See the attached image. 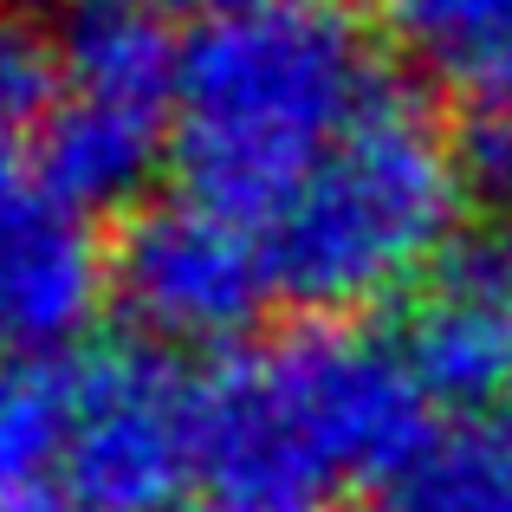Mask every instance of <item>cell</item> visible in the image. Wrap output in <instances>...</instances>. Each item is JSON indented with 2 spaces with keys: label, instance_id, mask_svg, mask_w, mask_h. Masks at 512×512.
<instances>
[{
  "label": "cell",
  "instance_id": "4fadbf2b",
  "mask_svg": "<svg viewBox=\"0 0 512 512\" xmlns=\"http://www.w3.org/2000/svg\"><path fill=\"white\" fill-rule=\"evenodd\" d=\"M448 137H454V169H461L467 208L512 227V98L467 104Z\"/></svg>",
  "mask_w": 512,
  "mask_h": 512
},
{
  "label": "cell",
  "instance_id": "52a82bcc",
  "mask_svg": "<svg viewBox=\"0 0 512 512\" xmlns=\"http://www.w3.org/2000/svg\"><path fill=\"white\" fill-rule=\"evenodd\" d=\"M402 357L415 383L461 415L500 409L512 389V247L454 253L402 318Z\"/></svg>",
  "mask_w": 512,
  "mask_h": 512
},
{
  "label": "cell",
  "instance_id": "30bf717a",
  "mask_svg": "<svg viewBox=\"0 0 512 512\" xmlns=\"http://www.w3.org/2000/svg\"><path fill=\"white\" fill-rule=\"evenodd\" d=\"M396 46L467 104L512 98V0H383Z\"/></svg>",
  "mask_w": 512,
  "mask_h": 512
},
{
  "label": "cell",
  "instance_id": "9c48e42d",
  "mask_svg": "<svg viewBox=\"0 0 512 512\" xmlns=\"http://www.w3.org/2000/svg\"><path fill=\"white\" fill-rule=\"evenodd\" d=\"M72 402H78V357H65V350L0 357V512H20L59 493Z\"/></svg>",
  "mask_w": 512,
  "mask_h": 512
},
{
  "label": "cell",
  "instance_id": "5bb4252c",
  "mask_svg": "<svg viewBox=\"0 0 512 512\" xmlns=\"http://www.w3.org/2000/svg\"><path fill=\"white\" fill-rule=\"evenodd\" d=\"M182 13H201V20H247V13H279V7H305V0H169Z\"/></svg>",
  "mask_w": 512,
  "mask_h": 512
},
{
  "label": "cell",
  "instance_id": "277c9868",
  "mask_svg": "<svg viewBox=\"0 0 512 512\" xmlns=\"http://www.w3.org/2000/svg\"><path fill=\"white\" fill-rule=\"evenodd\" d=\"M201 461V383L163 344L78 350L59 493L85 512H169Z\"/></svg>",
  "mask_w": 512,
  "mask_h": 512
},
{
  "label": "cell",
  "instance_id": "7a4b0ae2",
  "mask_svg": "<svg viewBox=\"0 0 512 512\" xmlns=\"http://www.w3.org/2000/svg\"><path fill=\"white\" fill-rule=\"evenodd\" d=\"M383 85L363 26L331 0L201 26L175 85L182 195L266 227Z\"/></svg>",
  "mask_w": 512,
  "mask_h": 512
},
{
  "label": "cell",
  "instance_id": "6da1fadb",
  "mask_svg": "<svg viewBox=\"0 0 512 512\" xmlns=\"http://www.w3.org/2000/svg\"><path fill=\"white\" fill-rule=\"evenodd\" d=\"M435 396L402 344L312 318L240 344L201 376L195 480L214 512H331L350 487H389L428 448Z\"/></svg>",
  "mask_w": 512,
  "mask_h": 512
},
{
  "label": "cell",
  "instance_id": "3957f363",
  "mask_svg": "<svg viewBox=\"0 0 512 512\" xmlns=\"http://www.w3.org/2000/svg\"><path fill=\"white\" fill-rule=\"evenodd\" d=\"M467 188L454 169V137L428 104L383 85L331 156L292 188V201L260 227L273 292L312 318H344L396 299L441 273Z\"/></svg>",
  "mask_w": 512,
  "mask_h": 512
},
{
  "label": "cell",
  "instance_id": "8fae6325",
  "mask_svg": "<svg viewBox=\"0 0 512 512\" xmlns=\"http://www.w3.org/2000/svg\"><path fill=\"white\" fill-rule=\"evenodd\" d=\"M383 512H512V402L435 428L383 487Z\"/></svg>",
  "mask_w": 512,
  "mask_h": 512
},
{
  "label": "cell",
  "instance_id": "5b68a950",
  "mask_svg": "<svg viewBox=\"0 0 512 512\" xmlns=\"http://www.w3.org/2000/svg\"><path fill=\"white\" fill-rule=\"evenodd\" d=\"M111 292L156 344H234L273 299L266 240L195 195L143 201L111 240Z\"/></svg>",
  "mask_w": 512,
  "mask_h": 512
},
{
  "label": "cell",
  "instance_id": "8992f818",
  "mask_svg": "<svg viewBox=\"0 0 512 512\" xmlns=\"http://www.w3.org/2000/svg\"><path fill=\"white\" fill-rule=\"evenodd\" d=\"M111 292V247L91 221L39 188V175L0 195V357L65 350Z\"/></svg>",
  "mask_w": 512,
  "mask_h": 512
},
{
  "label": "cell",
  "instance_id": "7c38bea8",
  "mask_svg": "<svg viewBox=\"0 0 512 512\" xmlns=\"http://www.w3.org/2000/svg\"><path fill=\"white\" fill-rule=\"evenodd\" d=\"M59 91H65L59 39L20 13H0V137L13 143L39 137L46 117L59 111Z\"/></svg>",
  "mask_w": 512,
  "mask_h": 512
},
{
  "label": "cell",
  "instance_id": "ba28073f",
  "mask_svg": "<svg viewBox=\"0 0 512 512\" xmlns=\"http://www.w3.org/2000/svg\"><path fill=\"white\" fill-rule=\"evenodd\" d=\"M52 39H59V65H65L59 98L175 124L182 46L169 33L163 0H59Z\"/></svg>",
  "mask_w": 512,
  "mask_h": 512
}]
</instances>
